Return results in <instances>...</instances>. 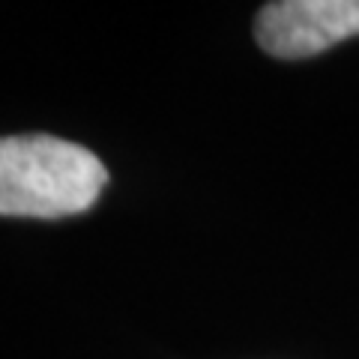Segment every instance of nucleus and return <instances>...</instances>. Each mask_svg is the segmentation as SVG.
<instances>
[{"mask_svg":"<svg viewBox=\"0 0 359 359\" xmlns=\"http://www.w3.org/2000/svg\"><path fill=\"white\" fill-rule=\"evenodd\" d=\"M255 36L273 57H314L359 36V0H276L257 13Z\"/></svg>","mask_w":359,"mask_h":359,"instance_id":"nucleus-2","label":"nucleus"},{"mask_svg":"<svg viewBox=\"0 0 359 359\" xmlns=\"http://www.w3.org/2000/svg\"><path fill=\"white\" fill-rule=\"evenodd\" d=\"M105 186V165L81 144L54 135L0 138V216H78L96 204Z\"/></svg>","mask_w":359,"mask_h":359,"instance_id":"nucleus-1","label":"nucleus"}]
</instances>
